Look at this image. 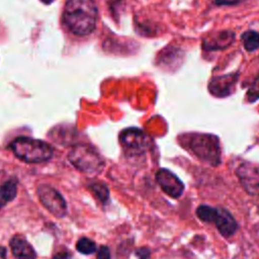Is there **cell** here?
<instances>
[{"label": "cell", "mask_w": 259, "mask_h": 259, "mask_svg": "<svg viewBox=\"0 0 259 259\" xmlns=\"http://www.w3.org/2000/svg\"><path fill=\"white\" fill-rule=\"evenodd\" d=\"M180 144L197 159L210 166H219L222 162L220 140L212 134L190 133L179 138Z\"/></svg>", "instance_id": "cell-2"}, {"label": "cell", "mask_w": 259, "mask_h": 259, "mask_svg": "<svg viewBox=\"0 0 259 259\" xmlns=\"http://www.w3.org/2000/svg\"><path fill=\"white\" fill-rule=\"evenodd\" d=\"M68 160L80 172L91 175L101 173L105 166L102 157L86 144L73 146L68 153Z\"/></svg>", "instance_id": "cell-4"}, {"label": "cell", "mask_w": 259, "mask_h": 259, "mask_svg": "<svg viewBox=\"0 0 259 259\" xmlns=\"http://www.w3.org/2000/svg\"><path fill=\"white\" fill-rule=\"evenodd\" d=\"M10 147L13 154L25 163H42L53 156V148L48 143L28 137L16 138Z\"/></svg>", "instance_id": "cell-3"}, {"label": "cell", "mask_w": 259, "mask_h": 259, "mask_svg": "<svg viewBox=\"0 0 259 259\" xmlns=\"http://www.w3.org/2000/svg\"><path fill=\"white\" fill-rule=\"evenodd\" d=\"M76 249L78 252L84 255H90L96 251V244L91 239L87 237H82L77 241Z\"/></svg>", "instance_id": "cell-16"}, {"label": "cell", "mask_w": 259, "mask_h": 259, "mask_svg": "<svg viewBox=\"0 0 259 259\" xmlns=\"http://www.w3.org/2000/svg\"><path fill=\"white\" fill-rule=\"evenodd\" d=\"M17 194V179L11 178L0 185V208L13 200Z\"/></svg>", "instance_id": "cell-13"}, {"label": "cell", "mask_w": 259, "mask_h": 259, "mask_svg": "<svg viewBox=\"0 0 259 259\" xmlns=\"http://www.w3.org/2000/svg\"><path fill=\"white\" fill-rule=\"evenodd\" d=\"M97 6L94 0H68L63 20L68 29L77 35L90 34L96 26Z\"/></svg>", "instance_id": "cell-1"}, {"label": "cell", "mask_w": 259, "mask_h": 259, "mask_svg": "<svg viewBox=\"0 0 259 259\" xmlns=\"http://www.w3.org/2000/svg\"><path fill=\"white\" fill-rule=\"evenodd\" d=\"M235 39V33L231 30H221L209 33L202 39V49L205 51H217L227 49Z\"/></svg>", "instance_id": "cell-11"}, {"label": "cell", "mask_w": 259, "mask_h": 259, "mask_svg": "<svg viewBox=\"0 0 259 259\" xmlns=\"http://www.w3.org/2000/svg\"><path fill=\"white\" fill-rule=\"evenodd\" d=\"M242 40L244 48L248 52H253L259 49V33L254 30H248L243 33Z\"/></svg>", "instance_id": "cell-15"}, {"label": "cell", "mask_w": 259, "mask_h": 259, "mask_svg": "<svg viewBox=\"0 0 259 259\" xmlns=\"http://www.w3.org/2000/svg\"><path fill=\"white\" fill-rule=\"evenodd\" d=\"M156 181L161 189L172 198H179L184 191L183 182L170 170L161 168L156 172Z\"/></svg>", "instance_id": "cell-7"}, {"label": "cell", "mask_w": 259, "mask_h": 259, "mask_svg": "<svg viewBox=\"0 0 259 259\" xmlns=\"http://www.w3.org/2000/svg\"><path fill=\"white\" fill-rule=\"evenodd\" d=\"M242 0H214V3L217 5L220 6H224V5H235L237 3H239Z\"/></svg>", "instance_id": "cell-20"}, {"label": "cell", "mask_w": 259, "mask_h": 259, "mask_svg": "<svg viewBox=\"0 0 259 259\" xmlns=\"http://www.w3.org/2000/svg\"><path fill=\"white\" fill-rule=\"evenodd\" d=\"M246 98L248 102H255L259 99V75L255 78L253 83L251 84L250 88L247 91Z\"/></svg>", "instance_id": "cell-17"}, {"label": "cell", "mask_w": 259, "mask_h": 259, "mask_svg": "<svg viewBox=\"0 0 259 259\" xmlns=\"http://www.w3.org/2000/svg\"><path fill=\"white\" fill-rule=\"evenodd\" d=\"M90 192L102 203H105L109 198V190L107 186L100 181H91L87 184Z\"/></svg>", "instance_id": "cell-14"}, {"label": "cell", "mask_w": 259, "mask_h": 259, "mask_svg": "<svg viewBox=\"0 0 259 259\" xmlns=\"http://www.w3.org/2000/svg\"><path fill=\"white\" fill-rule=\"evenodd\" d=\"M36 194L42 205L56 218H64L67 212V203L63 195L49 184H39Z\"/></svg>", "instance_id": "cell-6"}, {"label": "cell", "mask_w": 259, "mask_h": 259, "mask_svg": "<svg viewBox=\"0 0 259 259\" xmlns=\"http://www.w3.org/2000/svg\"><path fill=\"white\" fill-rule=\"evenodd\" d=\"M71 257V254L67 251H62V252H59L57 253L52 259H70Z\"/></svg>", "instance_id": "cell-21"}, {"label": "cell", "mask_w": 259, "mask_h": 259, "mask_svg": "<svg viewBox=\"0 0 259 259\" xmlns=\"http://www.w3.org/2000/svg\"><path fill=\"white\" fill-rule=\"evenodd\" d=\"M96 259H110V251L107 246H101L98 250Z\"/></svg>", "instance_id": "cell-19"}, {"label": "cell", "mask_w": 259, "mask_h": 259, "mask_svg": "<svg viewBox=\"0 0 259 259\" xmlns=\"http://www.w3.org/2000/svg\"><path fill=\"white\" fill-rule=\"evenodd\" d=\"M209 223H213L220 234L225 238L232 237L239 229V225L231 212L222 207H214Z\"/></svg>", "instance_id": "cell-8"}, {"label": "cell", "mask_w": 259, "mask_h": 259, "mask_svg": "<svg viewBox=\"0 0 259 259\" xmlns=\"http://www.w3.org/2000/svg\"><path fill=\"white\" fill-rule=\"evenodd\" d=\"M136 255L139 259H149L151 256V250L148 247H142L136 251Z\"/></svg>", "instance_id": "cell-18"}, {"label": "cell", "mask_w": 259, "mask_h": 259, "mask_svg": "<svg viewBox=\"0 0 259 259\" xmlns=\"http://www.w3.org/2000/svg\"><path fill=\"white\" fill-rule=\"evenodd\" d=\"M119 143L122 149L130 155H142L150 148L149 136L138 127H127L119 134Z\"/></svg>", "instance_id": "cell-5"}, {"label": "cell", "mask_w": 259, "mask_h": 259, "mask_svg": "<svg viewBox=\"0 0 259 259\" xmlns=\"http://www.w3.org/2000/svg\"><path fill=\"white\" fill-rule=\"evenodd\" d=\"M238 74H229L212 78L208 83L209 92L215 97H226L231 95L238 82Z\"/></svg>", "instance_id": "cell-10"}, {"label": "cell", "mask_w": 259, "mask_h": 259, "mask_svg": "<svg viewBox=\"0 0 259 259\" xmlns=\"http://www.w3.org/2000/svg\"><path fill=\"white\" fill-rule=\"evenodd\" d=\"M236 174L249 193L259 195V167L243 163L237 168Z\"/></svg>", "instance_id": "cell-9"}, {"label": "cell", "mask_w": 259, "mask_h": 259, "mask_svg": "<svg viewBox=\"0 0 259 259\" xmlns=\"http://www.w3.org/2000/svg\"><path fill=\"white\" fill-rule=\"evenodd\" d=\"M10 248L15 259H36L32 246L21 235H14L10 239Z\"/></svg>", "instance_id": "cell-12"}, {"label": "cell", "mask_w": 259, "mask_h": 259, "mask_svg": "<svg viewBox=\"0 0 259 259\" xmlns=\"http://www.w3.org/2000/svg\"><path fill=\"white\" fill-rule=\"evenodd\" d=\"M41 2H44V3H46V4H50L52 1H54V0H40Z\"/></svg>", "instance_id": "cell-22"}]
</instances>
